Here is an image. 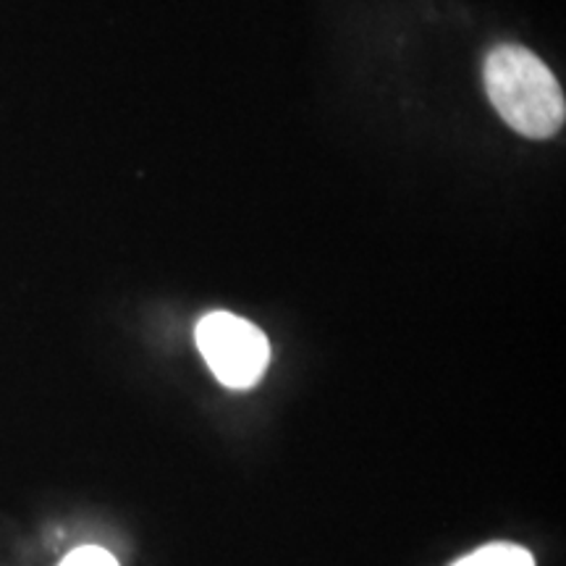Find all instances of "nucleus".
Returning <instances> with one entry per match:
<instances>
[{"mask_svg": "<svg viewBox=\"0 0 566 566\" xmlns=\"http://www.w3.org/2000/svg\"><path fill=\"white\" fill-rule=\"evenodd\" d=\"M485 90L501 118L530 139H548L564 126L562 84L527 48H493L485 59Z\"/></svg>", "mask_w": 566, "mask_h": 566, "instance_id": "1", "label": "nucleus"}, {"mask_svg": "<svg viewBox=\"0 0 566 566\" xmlns=\"http://www.w3.org/2000/svg\"><path fill=\"white\" fill-rule=\"evenodd\" d=\"M197 346L212 375L229 388L258 384L271 357L263 331L231 313L205 315L197 325Z\"/></svg>", "mask_w": 566, "mask_h": 566, "instance_id": "2", "label": "nucleus"}, {"mask_svg": "<svg viewBox=\"0 0 566 566\" xmlns=\"http://www.w3.org/2000/svg\"><path fill=\"white\" fill-rule=\"evenodd\" d=\"M61 566H118V562L108 554V551L87 546L63 558Z\"/></svg>", "mask_w": 566, "mask_h": 566, "instance_id": "4", "label": "nucleus"}, {"mask_svg": "<svg viewBox=\"0 0 566 566\" xmlns=\"http://www.w3.org/2000/svg\"><path fill=\"white\" fill-rule=\"evenodd\" d=\"M451 566H535V558L527 548L514 546V543H491Z\"/></svg>", "mask_w": 566, "mask_h": 566, "instance_id": "3", "label": "nucleus"}]
</instances>
